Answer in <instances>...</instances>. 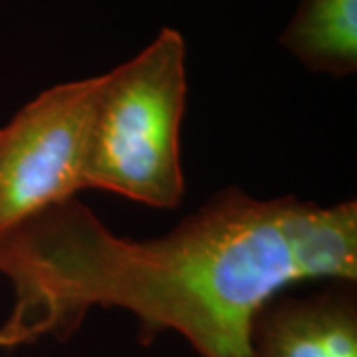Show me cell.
Listing matches in <instances>:
<instances>
[{"mask_svg": "<svg viewBox=\"0 0 357 357\" xmlns=\"http://www.w3.org/2000/svg\"><path fill=\"white\" fill-rule=\"evenodd\" d=\"M103 76L58 84L0 128V236L84 189Z\"/></svg>", "mask_w": 357, "mask_h": 357, "instance_id": "cell-3", "label": "cell"}, {"mask_svg": "<svg viewBox=\"0 0 357 357\" xmlns=\"http://www.w3.org/2000/svg\"><path fill=\"white\" fill-rule=\"evenodd\" d=\"M250 357H357V307L349 290L272 298L258 312Z\"/></svg>", "mask_w": 357, "mask_h": 357, "instance_id": "cell-4", "label": "cell"}, {"mask_svg": "<svg viewBox=\"0 0 357 357\" xmlns=\"http://www.w3.org/2000/svg\"><path fill=\"white\" fill-rule=\"evenodd\" d=\"M14 307L0 347L66 340L89 307H126L139 342L175 330L203 357H250L258 312L292 282L357 278L356 201L215 195L161 238H119L77 199L0 236Z\"/></svg>", "mask_w": 357, "mask_h": 357, "instance_id": "cell-1", "label": "cell"}, {"mask_svg": "<svg viewBox=\"0 0 357 357\" xmlns=\"http://www.w3.org/2000/svg\"><path fill=\"white\" fill-rule=\"evenodd\" d=\"M187 107V46L177 30L103 74L89 133L84 189H102L155 208L185 197L181 121Z\"/></svg>", "mask_w": 357, "mask_h": 357, "instance_id": "cell-2", "label": "cell"}, {"mask_svg": "<svg viewBox=\"0 0 357 357\" xmlns=\"http://www.w3.org/2000/svg\"><path fill=\"white\" fill-rule=\"evenodd\" d=\"M280 44L312 72L351 76L357 68V0H300Z\"/></svg>", "mask_w": 357, "mask_h": 357, "instance_id": "cell-5", "label": "cell"}]
</instances>
